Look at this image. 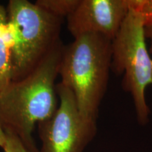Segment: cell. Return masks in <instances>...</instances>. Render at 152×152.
<instances>
[{"instance_id":"8","label":"cell","mask_w":152,"mask_h":152,"mask_svg":"<svg viewBox=\"0 0 152 152\" xmlns=\"http://www.w3.org/2000/svg\"><path fill=\"white\" fill-rule=\"evenodd\" d=\"M35 3L49 14L64 19L75 10L80 0H38Z\"/></svg>"},{"instance_id":"12","label":"cell","mask_w":152,"mask_h":152,"mask_svg":"<svg viewBox=\"0 0 152 152\" xmlns=\"http://www.w3.org/2000/svg\"><path fill=\"white\" fill-rule=\"evenodd\" d=\"M6 143V134L2 127L0 124V147L3 149Z\"/></svg>"},{"instance_id":"6","label":"cell","mask_w":152,"mask_h":152,"mask_svg":"<svg viewBox=\"0 0 152 152\" xmlns=\"http://www.w3.org/2000/svg\"><path fill=\"white\" fill-rule=\"evenodd\" d=\"M130 7V0H80L67 17L68 29L74 38L98 34L112 41Z\"/></svg>"},{"instance_id":"1","label":"cell","mask_w":152,"mask_h":152,"mask_svg":"<svg viewBox=\"0 0 152 152\" xmlns=\"http://www.w3.org/2000/svg\"><path fill=\"white\" fill-rule=\"evenodd\" d=\"M64 47L61 39L33 71L11 81L0 92V124L4 131L18 137L32 152H38L33 137L35 126L58 108L55 82Z\"/></svg>"},{"instance_id":"9","label":"cell","mask_w":152,"mask_h":152,"mask_svg":"<svg viewBox=\"0 0 152 152\" xmlns=\"http://www.w3.org/2000/svg\"><path fill=\"white\" fill-rule=\"evenodd\" d=\"M130 7L142 15L144 27H152V0H130Z\"/></svg>"},{"instance_id":"10","label":"cell","mask_w":152,"mask_h":152,"mask_svg":"<svg viewBox=\"0 0 152 152\" xmlns=\"http://www.w3.org/2000/svg\"><path fill=\"white\" fill-rule=\"evenodd\" d=\"M6 134V143L3 150L4 152H32L26 147L18 137L14 134L4 132Z\"/></svg>"},{"instance_id":"2","label":"cell","mask_w":152,"mask_h":152,"mask_svg":"<svg viewBox=\"0 0 152 152\" xmlns=\"http://www.w3.org/2000/svg\"><path fill=\"white\" fill-rule=\"evenodd\" d=\"M111 55V40L98 34L78 36L64 47L61 83L73 92L79 111L89 118L97 120L109 83Z\"/></svg>"},{"instance_id":"7","label":"cell","mask_w":152,"mask_h":152,"mask_svg":"<svg viewBox=\"0 0 152 152\" xmlns=\"http://www.w3.org/2000/svg\"><path fill=\"white\" fill-rule=\"evenodd\" d=\"M11 47L7 9L0 4V92L12 79Z\"/></svg>"},{"instance_id":"11","label":"cell","mask_w":152,"mask_h":152,"mask_svg":"<svg viewBox=\"0 0 152 152\" xmlns=\"http://www.w3.org/2000/svg\"><path fill=\"white\" fill-rule=\"evenodd\" d=\"M145 36L146 38L149 40L150 47H149V53L152 54V27H146L145 28Z\"/></svg>"},{"instance_id":"3","label":"cell","mask_w":152,"mask_h":152,"mask_svg":"<svg viewBox=\"0 0 152 152\" xmlns=\"http://www.w3.org/2000/svg\"><path fill=\"white\" fill-rule=\"evenodd\" d=\"M11 39L12 79L24 77L61 40L63 18L27 0H11L7 8Z\"/></svg>"},{"instance_id":"4","label":"cell","mask_w":152,"mask_h":152,"mask_svg":"<svg viewBox=\"0 0 152 152\" xmlns=\"http://www.w3.org/2000/svg\"><path fill=\"white\" fill-rule=\"evenodd\" d=\"M146 39L142 15L130 7L111 41V71L117 75H123L122 87L132 96L137 119L142 125L149 122L151 111L145 92L152 85V58Z\"/></svg>"},{"instance_id":"5","label":"cell","mask_w":152,"mask_h":152,"mask_svg":"<svg viewBox=\"0 0 152 152\" xmlns=\"http://www.w3.org/2000/svg\"><path fill=\"white\" fill-rule=\"evenodd\" d=\"M56 90L59 99L56 111L37 125L42 143L38 152H83L96 135V120L80 113L68 87L59 83Z\"/></svg>"}]
</instances>
